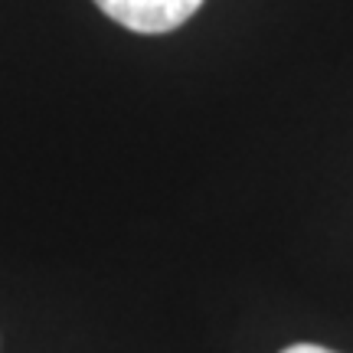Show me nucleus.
Segmentation results:
<instances>
[{"instance_id": "2", "label": "nucleus", "mask_w": 353, "mask_h": 353, "mask_svg": "<svg viewBox=\"0 0 353 353\" xmlns=\"http://www.w3.org/2000/svg\"><path fill=\"white\" fill-rule=\"evenodd\" d=\"M281 353H337V350H327V347H321V343H291V347H285Z\"/></svg>"}, {"instance_id": "1", "label": "nucleus", "mask_w": 353, "mask_h": 353, "mask_svg": "<svg viewBox=\"0 0 353 353\" xmlns=\"http://www.w3.org/2000/svg\"><path fill=\"white\" fill-rule=\"evenodd\" d=\"M108 20L134 33H170L203 7V0H95Z\"/></svg>"}]
</instances>
